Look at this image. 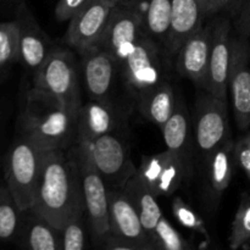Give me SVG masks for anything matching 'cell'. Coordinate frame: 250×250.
I'll list each match as a JSON object with an SVG mask.
<instances>
[{"label": "cell", "mask_w": 250, "mask_h": 250, "mask_svg": "<svg viewBox=\"0 0 250 250\" xmlns=\"http://www.w3.org/2000/svg\"><path fill=\"white\" fill-rule=\"evenodd\" d=\"M32 208L58 229L85 212L80 170L71 146L45 153Z\"/></svg>", "instance_id": "obj_1"}, {"label": "cell", "mask_w": 250, "mask_h": 250, "mask_svg": "<svg viewBox=\"0 0 250 250\" xmlns=\"http://www.w3.org/2000/svg\"><path fill=\"white\" fill-rule=\"evenodd\" d=\"M19 131L46 151L68 149L77 139V111L31 88L19 116Z\"/></svg>", "instance_id": "obj_2"}, {"label": "cell", "mask_w": 250, "mask_h": 250, "mask_svg": "<svg viewBox=\"0 0 250 250\" xmlns=\"http://www.w3.org/2000/svg\"><path fill=\"white\" fill-rule=\"evenodd\" d=\"M46 150L19 131L4 161L5 185L21 210L33 207Z\"/></svg>", "instance_id": "obj_3"}, {"label": "cell", "mask_w": 250, "mask_h": 250, "mask_svg": "<svg viewBox=\"0 0 250 250\" xmlns=\"http://www.w3.org/2000/svg\"><path fill=\"white\" fill-rule=\"evenodd\" d=\"M80 70L75 51L56 46L34 72L32 88L55 98L67 109L78 111L82 105Z\"/></svg>", "instance_id": "obj_4"}, {"label": "cell", "mask_w": 250, "mask_h": 250, "mask_svg": "<svg viewBox=\"0 0 250 250\" xmlns=\"http://www.w3.org/2000/svg\"><path fill=\"white\" fill-rule=\"evenodd\" d=\"M71 148L80 170L85 215L92 242L95 247L102 248L103 244L111 236L110 188L92 164L84 146L75 143Z\"/></svg>", "instance_id": "obj_5"}, {"label": "cell", "mask_w": 250, "mask_h": 250, "mask_svg": "<svg viewBox=\"0 0 250 250\" xmlns=\"http://www.w3.org/2000/svg\"><path fill=\"white\" fill-rule=\"evenodd\" d=\"M163 59L165 54L161 46L144 33L131 54L120 63V75L134 103L166 81Z\"/></svg>", "instance_id": "obj_6"}, {"label": "cell", "mask_w": 250, "mask_h": 250, "mask_svg": "<svg viewBox=\"0 0 250 250\" xmlns=\"http://www.w3.org/2000/svg\"><path fill=\"white\" fill-rule=\"evenodd\" d=\"M192 115L195 153L200 159L232 141L227 102L203 90L195 100Z\"/></svg>", "instance_id": "obj_7"}, {"label": "cell", "mask_w": 250, "mask_h": 250, "mask_svg": "<svg viewBox=\"0 0 250 250\" xmlns=\"http://www.w3.org/2000/svg\"><path fill=\"white\" fill-rule=\"evenodd\" d=\"M84 146L90 161L102 175L110 189L125 187L136 173L137 167L131 159L129 144L122 128L98 137Z\"/></svg>", "instance_id": "obj_8"}, {"label": "cell", "mask_w": 250, "mask_h": 250, "mask_svg": "<svg viewBox=\"0 0 250 250\" xmlns=\"http://www.w3.org/2000/svg\"><path fill=\"white\" fill-rule=\"evenodd\" d=\"M211 46L208 75L203 90L220 99H227L229 77L233 56L234 31L231 19L225 14L211 17Z\"/></svg>", "instance_id": "obj_9"}, {"label": "cell", "mask_w": 250, "mask_h": 250, "mask_svg": "<svg viewBox=\"0 0 250 250\" xmlns=\"http://www.w3.org/2000/svg\"><path fill=\"white\" fill-rule=\"evenodd\" d=\"M144 33L141 14L128 0L112 7L106 28L98 44L109 51L120 66Z\"/></svg>", "instance_id": "obj_10"}, {"label": "cell", "mask_w": 250, "mask_h": 250, "mask_svg": "<svg viewBox=\"0 0 250 250\" xmlns=\"http://www.w3.org/2000/svg\"><path fill=\"white\" fill-rule=\"evenodd\" d=\"M14 10L19 29L20 63L34 75L56 45L43 31L26 0L20 2Z\"/></svg>", "instance_id": "obj_11"}, {"label": "cell", "mask_w": 250, "mask_h": 250, "mask_svg": "<svg viewBox=\"0 0 250 250\" xmlns=\"http://www.w3.org/2000/svg\"><path fill=\"white\" fill-rule=\"evenodd\" d=\"M134 175L158 197L173 195L189 178L180 158L167 149L153 155L142 156Z\"/></svg>", "instance_id": "obj_12"}, {"label": "cell", "mask_w": 250, "mask_h": 250, "mask_svg": "<svg viewBox=\"0 0 250 250\" xmlns=\"http://www.w3.org/2000/svg\"><path fill=\"white\" fill-rule=\"evenodd\" d=\"M229 92L237 127L247 131L250 127V42L237 34L229 68Z\"/></svg>", "instance_id": "obj_13"}, {"label": "cell", "mask_w": 250, "mask_h": 250, "mask_svg": "<svg viewBox=\"0 0 250 250\" xmlns=\"http://www.w3.org/2000/svg\"><path fill=\"white\" fill-rule=\"evenodd\" d=\"M80 56L81 75L88 98L90 100L110 99L115 81L120 75L116 59L99 44L90 46Z\"/></svg>", "instance_id": "obj_14"}, {"label": "cell", "mask_w": 250, "mask_h": 250, "mask_svg": "<svg viewBox=\"0 0 250 250\" xmlns=\"http://www.w3.org/2000/svg\"><path fill=\"white\" fill-rule=\"evenodd\" d=\"M112 7L103 0H89L84 7L68 22L65 43L80 55L90 46L99 43Z\"/></svg>", "instance_id": "obj_15"}, {"label": "cell", "mask_w": 250, "mask_h": 250, "mask_svg": "<svg viewBox=\"0 0 250 250\" xmlns=\"http://www.w3.org/2000/svg\"><path fill=\"white\" fill-rule=\"evenodd\" d=\"M126 114L111 99L82 103L77 111L76 143H89L115 129L124 128L127 121Z\"/></svg>", "instance_id": "obj_16"}, {"label": "cell", "mask_w": 250, "mask_h": 250, "mask_svg": "<svg viewBox=\"0 0 250 250\" xmlns=\"http://www.w3.org/2000/svg\"><path fill=\"white\" fill-rule=\"evenodd\" d=\"M110 229L111 236L128 242L136 250H154L150 237L124 187L110 189Z\"/></svg>", "instance_id": "obj_17"}, {"label": "cell", "mask_w": 250, "mask_h": 250, "mask_svg": "<svg viewBox=\"0 0 250 250\" xmlns=\"http://www.w3.org/2000/svg\"><path fill=\"white\" fill-rule=\"evenodd\" d=\"M202 193L210 209H215L234 175V141L227 142L202 159Z\"/></svg>", "instance_id": "obj_18"}, {"label": "cell", "mask_w": 250, "mask_h": 250, "mask_svg": "<svg viewBox=\"0 0 250 250\" xmlns=\"http://www.w3.org/2000/svg\"><path fill=\"white\" fill-rule=\"evenodd\" d=\"M210 46H211V23H204L180 46L175 56V68L178 75L187 78L203 89L208 75Z\"/></svg>", "instance_id": "obj_19"}, {"label": "cell", "mask_w": 250, "mask_h": 250, "mask_svg": "<svg viewBox=\"0 0 250 250\" xmlns=\"http://www.w3.org/2000/svg\"><path fill=\"white\" fill-rule=\"evenodd\" d=\"M204 0H172L170 34L165 46V59L172 61L183 42L207 20Z\"/></svg>", "instance_id": "obj_20"}, {"label": "cell", "mask_w": 250, "mask_h": 250, "mask_svg": "<svg viewBox=\"0 0 250 250\" xmlns=\"http://www.w3.org/2000/svg\"><path fill=\"white\" fill-rule=\"evenodd\" d=\"M166 149L180 158L185 165L188 177L193 175V158H194V139L192 129V115L188 111L182 97L177 107L168 121L161 128Z\"/></svg>", "instance_id": "obj_21"}, {"label": "cell", "mask_w": 250, "mask_h": 250, "mask_svg": "<svg viewBox=\"0 0 250 250\" xmlns=\"http://www.w3.org/2000/svg\"><path fill=\"white\" fill-rule=\"evenodd\" d=\"M15 244L27 250H62L60 229L33 208L22 210Z\"/></svg>", "instance_id": "obj_22"}, {"label": "cell", "mask_w": 250, "mask_h": 250, "mask_svg": "<svg viewBox=\"0 0 250 250\" xmlns=\"http://www.w3.org/2000/svg\"><path fill=\"white\" fill-rule=\"evenodd\" d=\"M180 98L173 85L167 81H164L158 87L141 98L136 105L139 112L148 121L161 129L175 112Z\"/></svg>", "instance_id": "obj_23"}, {"label": "cell", "mask_w": 250, "mask_h": 250, "mask_svg": "<svg viewBox=\"0 0 250 250\" xmlns=\"http://www.w3.org/2000/svg\"><path fill=\"white\" fill-rule=\"evenodd\" d=\"M139 11L144 32L153 38L165 54L170 34L172 0H131Z\"/></svg>", "instance_id": "obj_24"}, {"label": "cell", "mask_w": 250, "mask_h": 250, "mask_svg": "<svg viewBox=\"0 0 250 250\" xmlns=\"http://www.w3.org/2000/svg\"><path fill=\"white\" fill-rule=\"evenodd\" d=\"M124 189L131 202L133 203L134 208L141 217L142 225L151 239L156 225L163 217V212H161L160 205L158 203V195L150 188L146 187L136 175L125 185Z\"/></svg>", "instance_id": "obj_25"}, {"label": "cell", "mask_w": 250, "mask_h": 250, "mask_svg": "<svg viewBox=\"0 0 250 250\" xmlns=\"http://www.w3.org/2000/svg\"><path fill=\"white\" fill-rule=\"evenodd\" d=\"M21 208L6 185L0 183V242L15 243L21 222Z\"/></svg>", "instance_id": "obj_26"}, {"label": "cell", "mask_w": 250, "mask_h": 250, "mask_svg": "<svg viewBox=\"0 0 250 250\" xmlns=\"http://www.w3.org/2000/svg\"><path fill=\"white\" fill-rule=\"evenodd\" d=\"M16 62H20L17 23L15 20L0 22V84Z\"/></svg>", "instance_id": "obj_27"}, {"label": "cell", "mask_w": 250, "mask_h": 250, "mask_svg": "<svg viewBox=\"0 0 250 250\" xmlns=\"http://www.w3.org/2000/svg\"><path fill=\"white\" fill-rule=\"evenodd\" d=\"M250 243V194L243 192L241 194L238 208L233 217L231 233L229 237V248L237 250L247 248Z\"/></svg>", "instance_id": "obj_28"}, {"label": "cell", "mask_w": 250, "mask_h": 250, "mask_svg": "<svg viewBox=\"0 0 250 250\" xmlns=\"http://www.w3.org/2000/svg\"><path fill=\"white\" fill-rule=\"evenodd\" d=\"M60 231L62 250H83L88 247L90 232L85 212H80L71 217Z\"/></svg>", "instance_id": "obj_29"}, {"label": "cell", "mask_w": 250, "mask_h": 250, "mask_svg": "<svg viewBox=\"0 0 250 250\" xmlns=\"http://www.w3.org/2000/svg\"><path fill=\"white\" fill-rule=\"evenodd\" d=\"M154 250H189L193 249L190 242L177 231L170 220L163 215L154 231L153 237Z\"/></svg>", "instance_id": "obj_30"}, {"label": "cell", "mask_w": 250, "mask_h": 250, "mask_svg": "<svg viewBox=\"0 0 250 250\" xmlns=\"http://www.w3.org/2000/svg\"><path fill=\"white\" fill-rule=\"evenodd\" d=\"M171 210H172V215L175 220L181 226L209 239V232H208L205 221L182 198H173L172 202H171Z\"/></svg>", "instance_id": "obj_31"}, {"label": "cell", "mask_w": 250, "mask_h": 250, "mask_svg": "<svg viewBox=\"0 0 250 250\" xmlns=\"http://www.w3.org/2000/svg\"><path fill=\"white\" fill-rule=\"evenodd\" d=\"M234 33L244 39L250 38V0H243L236 11L229 15Z\"/></svg>", "instance_id": "obj_32"}, {"label": "cell", "mask_w": 250, "mask_h": 250, "mask_svg": "<svg viewBox=\"0 0 250 250\" xmlns=\"http://www.w3.org/2000/svg\"><path fill=\"white\" fill-rule=\"evenodd\" d=\"M89 0H59L55 5V19L59 22H70Z\"/></svg>", "instance_id": "obj_33"}, {"label": "cell", "mask_w": 250, "mask_h": 250, "mask_svg": "<svg viewBox=\"0 0 250 250\" xmlns=\"http://www.w3.org/2000/svg\"><path fill=\"white\" fill-rule=\"evenodd\" d=\"M234 159L236 164L250 180V132L234 142Z\"/></svg>", "instance_id": "obj_34"}, {"label": "cell", "mask_w": 250, "mask_h": 250, "mask_svg": "<svg viewBox=\"0 0 250 250\" xmlns=\"http://www.w3.org/2000/svg\"><path fill=\"white\" fill-rule=\"evenodd\" d=\"M243 0H204L207 17L225 14L227 16L233 14Z\"/></svg>", "instance_id": "obj_35"}, {"label": "cell", "mask_w": 250, "mask_h": 250, "mask_svg": "<svg viewBox=\"0 0 250 250\" xmlns=\"http://www.w3.org/2000/svg\"><path fill=\"white\" fill-rule=\"evenodd\" d=\"M22 1H24V0H0V2H1V4L9 5V6H12L14 9L20 4V2H22Z\"/></svg>", "instance_id": "obj_36"}, {"label": "cell", "mask_w": 250, "mask_h": 250, "mask_svg": "<svg viewBox=\"0 0 250 250\" xmlns=\"http://www.w3.org/2000/svg\"><path fill=\"white\" fill-rule=\"evenodd\" d=\"M103 1L107 2V4H110L111 6H116V5H120V4H124V2H127L128 0H103Z\"/></svg>", "instance_id": "obj_37"}]
</instances>
